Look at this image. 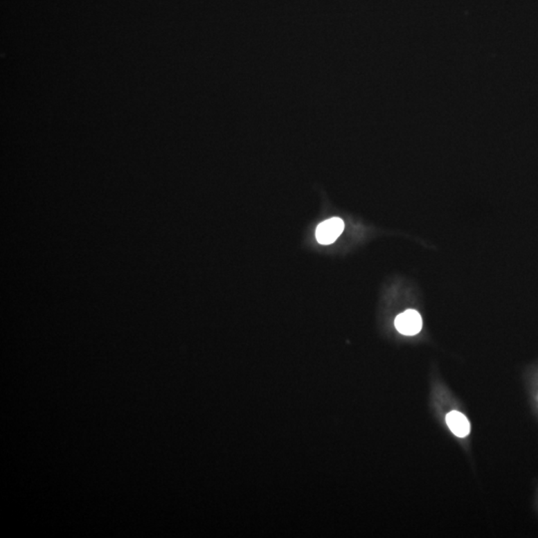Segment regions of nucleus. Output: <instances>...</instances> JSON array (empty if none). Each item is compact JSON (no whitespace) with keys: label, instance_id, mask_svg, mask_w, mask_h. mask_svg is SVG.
I'll use <instances>...</instances> for the list:
<instances>
[{"label":"nucleus","instance_id":"obj_1","mask_svg":"<svg viewBox=\"0 0 538 538\" xmlns=\"http://www.w3.org/2000/svg\"><path fill=\"white\" fill-rule=\"evenodd\" d=\"M395 326L401 334L416 335L422 330L423 320L418 311L409 310L404 311L396 317Z\"/></svg>","mask_w":538,"mask_h":538},{"label":"nucleus","instance_id":"obj_2","mask_svg":"<svg viewBox=\"0 0 538 538\" xmlns=\"http://www.w3.org/2000/svg\"><path fill=\"white\" fill-rule=\"evenodd\" d=\"M344 231V222L339 217H332L321 222L316 228V238L319 244H333Z\"/></svg>","mask_w":538,"mask_h":538},{"label":"nucleus","instance_id":"obj_3","mask_svg":"<svg viewBox=\"0 0 538 538\" xmlns=\"http://www.w3.org/2000/svg\"><path fill=\"white\" fill-rule=\"evenodd\" d=\"M449 430L458 438H465L471 432V424L462 413L451 411L446 417Z\"/></svg>","mask_w":538,"mask_h":538}]
</instances>
